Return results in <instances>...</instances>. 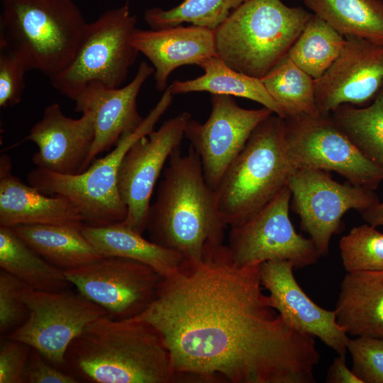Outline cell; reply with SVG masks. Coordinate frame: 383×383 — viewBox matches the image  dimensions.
<instances>
[{
  "label": "cell",
  "instance_id": "cell-1",
  "mask_svg": "<svg viewBox=\"0 0 383 383\" xmlns=\"http://www.w3.org/2000/svg\"><path fill=\"white\" fill-rule=\"evenodd\" d=\"M260 265H238L223 244L163 277L138 318L159 332L182 382H316L315 338L273 308Z\"/></svg>",
  "mask_w": 383,
  "mask_h": 383
},
{
  "label": "cell",
  "instance_id": "cell-2",
  "mask_svg": "<svg viewBox=\"0 0 383 383\" xmlns=\"http://www.w3.org/2000/svg\"><path fill=\"white\" fill-rule=\"evenodd\" d=\"M65 371L91 383H181L159 332L138 317L109 315L89 323L71 342Z\"/></svg>",
  "mask_w": 383,
  "mask_h": 383
},
{
  "label": "cell",
  "instance_id": "cell-3",
  "mask_svg": "<svg viewBox=\"0 0 383 383\" xmlns=\"http://www.w3.org/2000/svg\"><path fill=\"white\" fill-rule=\"evenodd\" d=\"M227 227L199 155L192 146L186 154L177 148L169 158L150 208L149 240L184 258L200 259L223 244Z\"/></svg>",
  "mask_w": 383,
  "mask_h": 383
},
{
  "label": "cell",
  "instance_id": "cell-4",
  "mask_svg": "<svg viewBox=\"0 0 383 383\" xmlns=\"http://www.w3.org/2000/svg\"><path fill=\"white\" fill-rule=\"evenodd\" d=\"M87 25L72 0H2L0 48L50 79L70 64Z\"/></svg>",
  "mask_w": 383,
  "mask_h": 383
},
{
  "label": "cell",
  "instance_id": "cell-5",
  "mask_svg": "<svg viewBox=\"0 0 383 383\" xmlns=\"http://www.w3.org/2000/svg\"><path fill=\"white\" fill-rule=\"evenodd\" d=\"M287 152L285 120L272 113L253 131L215 189L227 226H238L288 185L296 171Z\"/></svg>",
  "mask_w": 383,
  "mask_h": 383
},
{
  "label": "cell",
  "instance_id": "cell-6",
  "mask_svg": "<svg viewBox=\"0 0 383 383\" xmlns=\"http://www.w3.org/2000/svg\"><path fill=\"white\" fill-rule=\"evenodd\" d=\"M311 15L282 0H248L213 30L217 56L260 79L287 54Z\"/></svg>",
  "mask_w": 383,
  "mask_h": 383
},
{
  "label": "cell",
  "instance_id": "cell-7",
  "mask_svg": "<svg viewBox=\"0 0 383 383\" xmlns=\"http://www.w3.org/2000/svg\"><path fill=\"white\" fill-rule=\"evenodd\" d=\"M172 96L167 87L140 127L123 136L110 152L95 160L82 173L65 175L36 167L28 174V183L44 194L69 199L77 207L85 224L104 226L123 222L127 216V208L118 187L120 165L131 146L154 129L170 106Z\"/></svg>",
  "mask_w": 383,
  "mask_h": 383
},
{
  "label": "cell",
  "instance_id": "cell-8",
  "mask_svg": "<svg viewBox=\"0 0 383 383\" xmlns=\"http://www.w3.org/2000/svg\"><path fill=\"white\" fill-rule=\"evenodd\" d=\"M136 22L127 1L87 23L70 64L50 79L53 88L72 100L91 82L121 87L139 53L133 43Z\"/></svg>",
  "mask_w": 383,
  "mask_h": 383
},
{
  "label": "cell",
  "instance_id": "cell-9",
  "mask_svg": "<svg viewBox=\"0 0 383 383\" xmlns=\"http://www.w3.org/2000/svg\"><path fill=\"white\" fill-rule=\"evenodd\" d=\"M285 120L289 157L296 170L334 171L348 182L374 190L383 169L369 159L334 123L319 113Z\"/></svg>",
  "mask_w": 383,
  "mask_h": 383
},
{
  "label": "cell",
  "instance_id": "cell-10",
  "mask_svg": "<svg viewBox=\"0 0 383 383\" xmlns=\"http://www.w3.org/2000/svg\"><path fill=\"white\" fill-rule=\"evenodd\" d=\"M22 297L28 317L5 337L26 343L63 370L71 342L89 323L109 315L104 308L71 289L43 292L25 287Z\"/></svg>",
  "mask_w": 383,
  "mask_h": 383
},
{
  "label": "cell",
  "instance_id": "cell-11",
  "mask_svg": "<svg viewBox=\"0 0 383 383\" xmlns=\"http://www.w3.org/2000/svg\"><path fill=\"white\" fill-rule=\"evenodd\" d=\"M288 186L243 223L231 228L226 245L240 266L285 260L295 269L314 265L321 257L313 241L299 234L289 215Z\"/></svg>",
  "mask_w": 383,
  "mask_h": 383
},
{
  "label": "cell",
  "instance_id": "cell-12",
  "mask_svg": "<svg viewBox=\"0 0 383 383\" xmlns=\"http://www.w3.org/2000/svg\"><path fill=\"white\" fill-rule=\"evenodd\" d=\"M287 186L301 227L309 235L321 257L328 255L331 239L339 231L348 211L360 213L379 202L373 189L348 182L340 184L320 170H296Z\"/></svg>",
  "mask_w": 383,
  "mask_h": 383
},
{
  "label": "cell",
  "instance_id": "cell-13",
  "mask_svg": "<svg viewBox=\"0 0 383 383\" xmlns=\"http://www.w3.org/2000/svg\"><path fill=\"white\" fill-rule=\"evenodd\" d=\"M65 274L78 292L117 320L135 318L145 311L163 278L145 263L120 257H102Z\"/></svg>",
  "mask_w": 383,
  "mask_h": 383
},
{
  "label": "cell",
  "instance_id": "cell-14",
  "mask_svg": "<svg viewBox=\"0 0 383 383\" xmlns=\"http://www.w3.org/2000/svg\"><path fill=\"white\" fill-rule=\"evenodd\" d=\"M191 114L182 112L157 130L138 139L125 154L118 170V187L127 208L123 222L142 233L146 230L150 199L165 164L179 148Z\"/></svg>",
  "mask_w": 383,
  "mask_h": 383
},
{
  "label": "cell",
  "instance_id": "cell-15",
  "mask_svg": "<svg viewBox=\"0 0 383 383\" xmlns=\"http://www.w3.org/2000/svg\"><path fill=\"white\" fill-rule=\"evenodd\" d=\"M274 113L266 107H240L231 96L211 94V111L203 123L190 119L184 137L199 157L205 179L215 190L255 128Z\"/></svg>",
  "mask_w": 383,
  "mask_h": 383
},
{
  "label": "cell",
  "instance_id": "cell-16",
  "mask_svg": "<svg viewBox=\"0 0 383 383\" xmlns=\"http://www.w3.org/2000/svg\"><path fill=\"white\" fill-rule=\"evenodd\" d=\"M316 103L328 116L343 104L365 106L383 86V45L347 36L339 57L315 79Z\"/></svg>",
  "mask_w": 383,
  "mask_h": 383
},
{
  "label": "cell",
  "instance_id": "cell-17",
  "mask_svg": "<svg viewBox=\"0 0 383 383\" xmlns=\"http://www.w3.org/2000/svg\"><path fill=\"white\" fill-rule=\"evenodd\" d=\"M294 269L285 260L260 265L261 282L273 308L292 327L318 338L338 355H346L350 338L338 323L335 311L321 307L309 297L297 282Z\"/></svg>",
  "mask_w": 383,
  "mask_h": 383
},
{
  "label": "cell",
  "instance_id": "cell-18",
  "mask_svg": "<svg viewBox=\"0 0 383 383\" xmlns=\"http://www.w3.org/2000/svg\"><path fill=\"white\" fill-rule=\"evenodd\" d=\"M153 67L142 61L133 79L124 87L111 88L99 82L86 85L72 99L75 111H91L95 136L87 168L97 155L112 150L126 135L137 130L144 121L137 109V97Z\"/></svg>",
  "mask_w": 383,
  "mask_h": 383
},
{
  "label": "cell",
  "instance_id": "cell-19",
  "mask_svg": "<svg viewBox=\"0 0 383 383\" xmlns=\"http://www.w3.org/2000/svg\"><path fill=\"white\" fill-rule=\"evenodd\" d=\"M82 113L79 118L68 117L57 103L45 109L25 138L38 147L32 157L37 167L65 175L78 174L87 169L95 136L94 116L89 111Z\"/></svg>",
  "mask_w": 383,
  "mask_h": 383
},
{
  "label": "cell",
  "instance_id": "cell-20",
  "mask_svg": "<svg viewBox=\"0 0 383 383\" xmlns=\"http://www.w3.org/2000/svg\"><path fill=\"white\" fill-rule=\"evenodd\" d=\"M133 43L154 68L155 88L165 91L170 74L189 65L199 66L217 56L213 30L198 26L179 25L158 30L136 28Z\"/></svg>",
  "mask_w": 383,
  "mask_h": 383
},
{
  "label": "cell",
  "instance_id": "cell-21",
  "mask_svg": "<svg viewBox=\"0 0 383 383\" xmlns=\"http://www.w3.org/2000/svg\"><path fill=\"white\" fill-rule=\"evenodd\" d=\"M83 223L81 214L67 197L50 196L24 184L12 172L10 157H0V226Z\"/></svg>",
  "mask_w": 383,
  "mask_h": 383
},
{
  "label": "cell",
  "instance_id": "cell-22",
  "mask_svg": "<svg viewBox=\"0 0 383 383\" xmlns=\"http://www.w3.org/2000/svg\"><path fill=\"white\" fill-rule=\"evenodd\" d=\"M334 311L348 335L383 338V271L346 272Z\"/></svg>",
  "mask_w": 383,
  "mask_h": 383
},
{
  "label": "cell",
  "instance_id": "cell-23",
  "mask_svg": "<svg viewBox=\"0 0 383 383\" xmlns=\"http://www.w3.org/2000/svg\"><path fill=\"white\" fill-rule=\"evenodd\" d=\"M82 232L103 257H120L145 263L167 276L175 270L184 257L160 246L123 222L104 226L82 225Z\"/></svg>",
  "mask_w": 383,
  "mask_h": 383
},
{
  "label": "cell",
  "instance_id": "cell-24",
  "mask_svg": "<svg viewBox=\"0 0 383 383\" xmlns=\"http://www.w3.org/2000/svg\"><path fill=\"white\" fill-rule=\"evenodd\" d=\"M82 223L18 225L11 228L45 260L65 272L103 257L83 235Z\"/></svg>",
  "mask_w": 383,
  "mask_h": 383
},
{
  "label": "cell",
  "instance_id": "cell-25",
  "mask_svg": "<svg viewBox=\"0 0 383 383\" xmlns=\"http://www.w3.org/2000/svg\"><path fill=\"white\" fill-rule=\"evenodd\" d=\"M204 74L189 80H175L169 87L172 95L196 91L242 97L256 101L284 118L283 113L259 78L250 77L227 65L218 56L202 62Z\"/></svg>",
  "mask_w": 383,
  "mask_h": 383
},
{
  "label": "cell",
  "instance_id": "cell-26",
  "mask_svg": "<svg viewBox=\"0 0 383 383\" xmlns=\"http://www.w3.org/2000/svg\"><path fill=\"white\" fill-rule=\"evenodd\" d=\"M0 267L35 290L60 292L73 286L63 270L45 260L11 228L5 226H0Z\"/></svg>",
  "mask_w": 383,
  "mask_h": 383
},
{
  "label": "cell",
  "instance_id": "cell-27",
  "mask_svg": "<svg viewBox=\"0 0 383 383\" xmlns=\"http://www.w3.org/2000/svg\"><path fill=\"white\" fill-rule=\"evenodd\" d=\"M311 13L345 37L383 45V1L303 0Z\"/></svg>",
  "mask_w": 383,
  "mask_h": 383
},
{
  "label": "cell",
  "instance_id": "cell-28",
  "mask_svg": "<svg viewBox=\"0 0 383 383\" xmlns=\"http://www.w3.org/2000/svg\"><path fill=\"white\" fill-rule=\"evenodd\" d=\"M284 118L318 113L315 79L287 55L260 78Z\"/></svg>",
  "mask_w": 383,
  "mask_h": 383
},
{
  "label": "cell",
  "instance_id": "cell-29",
  "mask_svg": "<svg viewBox=\"0 0 383 383\" xmlns=\"http://www.w3.org/2000/svg\"><path fill=\"white\" fill-rule=\"evenodd\" d=\"M345 37L312 13L287 55L314 79L320 78L339 57Z\"/></svg>",
  "mask_w": 383,
  "mask_h": 383
},
{
  "label": "cell",
  "instance_id": "cell-30",
  "mask_svg": "<svg viewBox=\"0 0 383 383\" xmlns=\"http://www.w3.org/2000/svg\"><path fill=\"white\" fill-rule=\"evenodd\" d=\"M330 116L355 145L383 169V86L367 106L343 104Z\"/></svg>",
  "mask_w": 383,
  "mask_h": 383
},
{
  "label": "cell",
  "instance_id": "cell-31",
  "mask_svg": "<svg viewBox=\"0 0 383 383\" xmlns=\"http://www.w3.org/2000/svg\"><path fill=\"white\" fill-rule=\"evenodd\" d=\"M247 1L184 0L167 10L159 7L149 9L144 13V20L154 30L187 23L213 30Z\"/></svg>",
  "mask_w": 383,
  "mask_h": 383
},
{
  "label": "cell",
  "instance_id": "cell-32",
  "mask_svg": "<svg viewBox=\"0 0 383 383\" xmlns=\"http://www.w3.org/2000/svg\"><path fill=\"white\" fill-rule=\"evenodd\" d=\"M339 248L346 272L383 271V233L368 223L343 236Z\"/></svg>",
  "mask_w": 383,
  "mask_h": 383
},
{
  "label": "cell",
  "instance_id": "cell-33",
  "mask_svg": "<svg viewBox=\"0 0 383 383\" xmlns=\"http://www.w3.org/2000/svg\"><path fill=\"white\" fill-rule=\"evenodd\" d=\"M352 370L363 383H383V338L356 337L348 345Z\"/></svg>",
  "mask_w": 383,
  "mask_h": 383
},
{
  "label": "cell",
  "instance_id": "cell-34",
  "mask_svg": "<svg viewBox=\"0 0 383 383\" xmlns=\"http://www.w3.org/2000/svg\"><path fill=\"white\" fill-rule=\"evenodd\" d=\"M26 286L17 278L0 270V333L6 336L27 320L28 308L23 299Z\"/></svg>",
  "mask_w": 383,
  "mask_h": 383
},
{
  "label": "cell",
  "instance_id": "cell-35",
  "mask_svg": "<svg viewBox=\"0 0 383 383\" xmlns=\"http://www.w3.org/2000/svg\"><path fill=\"white\" fill-rule=\"evenodd\" d=\"M28 70L14 53L0 48V106L19 104L25 88L24 77Z\"/></svg>",
  "mask_w": 383,
  "mask_h": 383
},
{
  "label": "cell",
  "instance_id": "cell-36",
  "mask_svg": "<svg viewBox=\"0 0 383 383\" xmlns=\"http://www.w3.org/2000/svg\"><path fill=\"white\" fill-rule=\"evenodd\" d=\"M31 347L1 336L0 383H24V371Z\"/></svg>",
  "mask_w": 383,
  "mask_h": 383
},
{
  "label": "cell",
  "instance_id": "cell-37",
  "mask_svg": "<svg viewBox=\"0 0 383 383\" xmlns=\"http://www.w3.org/2000/svg\"><path fill=\"white\" fill-rule=\"evenodd\" d=\"M24 383H78L69 372L49 362L31 348L24 371Z\"/></svg>",
  "mask_w": 383,
  "mask_h": 383
},
{
  "label": "cell",
  "instance_id": "cell-38",
  "mask_svg": "<svg viewBox=\"0 0 383 383\" xmlns=\"http://www.w3.org/2000/svg\"><path fill=\"white\" fill-rule=\"evenodd\" d=\"M326 382L327 383H363L346 364V355H338L334 358L329 367Z\"/></svg>",
  "mask_w": 383,
  "mask_h": 383
},
{
  "label": "cell",
  "instance_id": "cell-39",
  "mask_svg": "<svg viewBox=\"0 0 383 383\" xmlns=\"http://www.w3.org/2000/svg\"><path fill=\"white\" fill-rule=\"evenodd\" d=\"M360 214L367 223L374 227L383 226V202L377 203Z\"/></svg>",
  "mask_w": 383,
  "mask_h": 383
}]
</instances>
